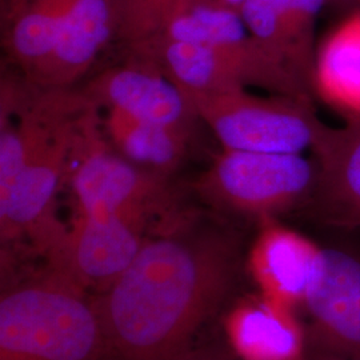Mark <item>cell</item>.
<instances>
[{
  "label": "cell",
  "mask_w": 360,
  "mask_h": 360,
  "mask_svg": "<svg viewBox=\"0 0 360 360\" xmlns=\"http://www.w3.org/2000/svg\"><path fill=\"white\" fill-rule=\"evenodd\" d=\"M242 264L236 233L188 217L156 232L96 306L107 360H176L231 294Z\"/></svg>",
  "instance_id": "6da1fadb"
},
{
  "label": "cell",
  "mask_w": 360,
  "mask_h": 360,
  "mask_svg": "<svg viewBox=\"0 0 360 360\" xmlns=\"http://www.w3.org/2000/svg\"><path fill=\"white\" fill-rule=\"evenodd\" d=\"M0 360H107L96 302L51 269L7 290L0 302Z\"/></svg>",
  "instance_id": "7a4b0ae2"
},
{
  "label": "cell",
  "mask_w": 360,
  "mask_h": 360,
  "mask_svg": "<svg viewBox=\"0 0 360 360\" xmlns=\"http://www.w3.org/2000/svg\"><path fill=\"white\" fill-rule=\"evenodd\" d=\"M200 123H205L221 148L270 154L316 155L334 127L327 126L309 101L271 94L259 96L248 89L190 94Z\"/></svg>",
  "instance_id": "3957f363"
},
{
  "label": "cell",
  "mask_w": 360,
  "mask_h": 360,
  "mask_svg": "<svg viewBox=\"0 0 360 360\" xmlns=\"http://www.w3.org/2000/svg\"><path fill=\"white\" fill-rule=\"evenodd\" d=\"M123 49L129 58L153 65L184 92L214 94L254 87L315 102L251 34L210 44L153 39Z\"/></svg>",
  "instance_id": "277c9868"
},
{
  "label": "cell",
  "mask_w": 360,
  "mask_h": 360,
  "mask_svg": "<svg viewBox=\"0 0 360 360\" xmlns=\"http://www.w3.org/2000/svg\"><path fill=\"white\" fill-rule=\"evenodd\" d=\"M319 174L314 156L223 148L198 178L195 190L220 212L262 221L306 208Z\"/></svg>",
  "instance_id": "5b68a950"
},
{
  "label": "cell",
  "mask_w": 360,
  "mask_h": 360,
  "mask_svg": "<svg viewBox=\"0 0 360 360\" xmlns=\"http://www.w3.org/2000/svg\"><path fill=\"white\" fill-rule=\"evenodd\" d=\"M68 181L77 217L116 214L147 224L156 217L168 220L175 195L168 176L139 167L107 142L101 115L86 129Z\"/></svg>",
  "instance_id": "8992f818"
},
{
  "label": "cell",
  "mask_w": 360,
  "mask_h": 360,
  "mask_svg": "<svg viewBox=\"0 0 360 360\" xmlns=\"http://www.w3.org/2000/svg\"><path fill=\"white\" fill-rule=\"evenodd\" d=\"M98 114L91 104L67 120L32 154L13 186L0 193L3 242L26 236L44 254L63 242L68 230L55 218L56 198L70 178L82 138Z\"/></svg>",
  "instance_id": "52a82bcc"
},
{
  "label": "cell",
  "mask_w": 360,
  "mask_h": 360,
  "mask_svg": "<svg viewBox=\"0 0 360 360\" xmlns=\"http://www.w3.org/2000/svg\"><path fill=\"white\" fill-rule=\"evenodd\" d=\"M311 327L309 349L360 360V250L323 245V262L303 303Z\"/></svg>",
  "instance_id": "ba28073f"
},
{
  "label": "cell",
  "mask_w": 360,
  "mask_h": 360,
  "mask_svg": "<svg viewBox=\"0 0 360 360\" xmlns=\"http://www.w3.org/2000/svg\"><path fill=\"white\" fill-rule=\"evenodd\" d=\"M146 226L116 214L77 217L65 240L46 254L49 269L82 287L104 284L107 288L139 254L147 239L143 232Z\"/></svg>",
  "instance_id": "9c48e42d"
},
{
  "label": "cell",
  "mask_w": 360,
  "mask_h": 360,
  "mask_svg": "<svg viewBox=\"0 0 360 360\" xmlns=\"http://www.w3.org/2000/svg\"><path fill=\"white\" fill-rule=\"evenodd\" d=\"M80 92L96 108H112L136 119L193 134L199 119L184 91L143 60L107 68Z\"/></svg>",
  "instance_id": "30bf717a"
},
{
  "label": "cell",
  "mask_w": 360,
  "mask_h": 360,
  "mask_svg": "<svg viewBox=\"0 0 360 360\" xmlns=\"http://www.w3.org/2000/svg\"><path fill=\"white\" fill-rule=\"evenodd\" d=\"M327 0H245L239 8L250 34L315 101L316 22Z\"/></svg>",
  "instance_id": "8fae6325"
},
{
  "label": "cell",
  "mask_w": 360,
  "mask_h": 360,
  "mask_svg": "<svg viewBox=\"0 0 360 360\" xmlns=\"http://www.w3.org/2000/svg\"><path fill=\"white\" fill-rule=\"evenodd\" d=\"M120 16L122 0H75L50 55L25 79L43 89H72L116 41Z\"/></svg>",
  "instance_id": "7c38bea8"
},
{
  "label": "cell",
  "mask_w": 360,
  "mask_h": 360,
  "mask_svg": "<svg viewBox=\"0 0 360 360\" xmlns=\"http://www.w3.org/2000/svg\"><path fill=\"white\" fill-rule=\"evenodd\" d=\"M323 262V245L281 224L278 219L259 221L247 264L262 294L294 309L303 306Z\"/></svg>",
  "instance_id": "4fadbf2b"
},
{
  "label": "cell",
  "mask_w": 360,
  "mask_h": 360,
  "mask_svg": "<svg viewBox=\"0 0 360 360\" xmlns=\"http://www.w3.org/2000/svg\"><path fill=\"white\" fill-rule=\"evenodd\" d=\"M312 156L321 174L304 210L327 227L360 230V117L334 127L327 144Z\"/></svg>",
  "instance_id": "5bb4252c"
},
{
  "label": "cell",
  "mask_w": 360,
  "mask_h": 360,
  "mask_svg": "<svg viewBox=\"0 0 360 360\" xmlns=\"http://www.w3.org/2000/svg\"><path fill=\"white\" fill-rule=\"evenodd\" d=\"M227 334L242 360H309L307 333L292 309L263 295L236 306L227 321Z\"/></svg>",
  "instance_id": "9a60e30c"
},
{
  "label": "cell",
  "mask_w": 360,
  "mask_h": 360,
  "mask_svg": "<svg viewBox=\"0 0 360 360\" xmlns=\"http://www.w3.org/2000/svg\"><path fill=\"white\" fill-rule=\"evenodd\" d=\"M104 136L116 153L139 167L169 176L186 159L193 134L136 119L117 110L101 111Z\"/></svg>",
  "instance_id": "2e32d148"
},
{
  "label": "cell",
  "mask_w": 360,
  "mask_h": 360,
  "mask_svg": "<svg viewBox=\"0 0 360 360\" xmlns=\"http://www.w3.org/2000/svg\"><path fill=\"white\" fill-rule=\"evenodd\" d=\"M316 95L360 117V10L347 13L319 46Z\"/></svg>",
  "instance_id": "e0dca14e"
},
{
  "label": "cell",
  "mask_w": 360,
  "mask_h": 360,
  "mask_svg": "<svg viewBox=\"0 0 360 360\" xmlns=\"http://www.w3.org/2000/svg\"><path fill=\"white\" fill-rule=\"evenodd\" d=\"M75 0H30L26 8L1 30L3 47L20 77H30L46 58Z\"/></svg>",
  "instance_id": "ac0fdd59"
},
{
  "label": "cell",
  "mask_w": 360,
  "mask_h": 360,
  "mask_svg": "<svg viewBox=\"0 0 360 360\" xmlns=\"http://www.w3.org/2000/svg\"><path fill=\"white\" fill-rule=\"evenodd\" d=\"M187 1L122 0V16L116 41L122 47H129L155 38Z\"/></svg>",
  "instance_id": "d6986e66"
},
{
  "label": "cell",
  "mask_w": 360,
  "mask_h": 360,
  "mask_svg": "<svg viewBox=\"0 0 360 360\" xmlns=\"http://www.w3.org/2000/svg\"><path fill=\"white\" fill-rule=\"evenodd\" d=\"M30 0H0L1 30L8 26L13 19L26 8Z\"/></svg>",
  "instance_id": "ffe728a7"
},
{
  "label": "cell",
  "mask_w": 360,
  "mask_h": 360,
  "mask_svg": "<svg viewBox=\"0 0 360 360\" xmlns=\"http://www.w3.org/2000/svg\"><path fill=\"white\" fill-rule=\"evenodd\" d=\"M176 360H231L226 354L219 352L218 348L207 347L199 349H188Z\"/></svg>",
  "instance_id": "44dd1931"
},
{
  "label": "cell",
  "mask_w": 360,
  "mask_h": 360,
  "mask_svg": "<svg viewBox=\"0 0 360 360\" xmlns=\"http://www.w3.org/2000/svg\"><path fill=\"white\" fill-rule=\"evenodd\" d=\"M327 6L347 15L360 10V0H327Z\"/></svg>",
  "instance_id": "7402d4cb"
},
{
  "label": "cell",
  "mask_w": 360,
  "mask_h": 360,
  "mask_svg": "<svg viewBox=\"0 0 360 360\" xmlns=\"http://www.w3.org/2000/svg\"><path fill=\"white\" fill-rule=\"evenodd\" d=\"M309 360H358L351 358H343V356H335V355H327V354H319V352H311L309 351Z\"/></svg>",
  "instance_id": "603a6c76"
},
{
  "label": "cell",
  "mask_w": 360,
  "mask_h": 360,
  "mask_svg": "<svg viewBox=\"0 0 360 360\" xmlns=\"http://www.w3.org/2000/svg\"><path fill=\"white\" fill-rule=\"evenodd\" d=\"M221 1H224L229 6H231L232 8H235V10H239L245 0H221Z\"/></svg>",
  "instance_id": "cb8c5ba5"
}]
</instances>
